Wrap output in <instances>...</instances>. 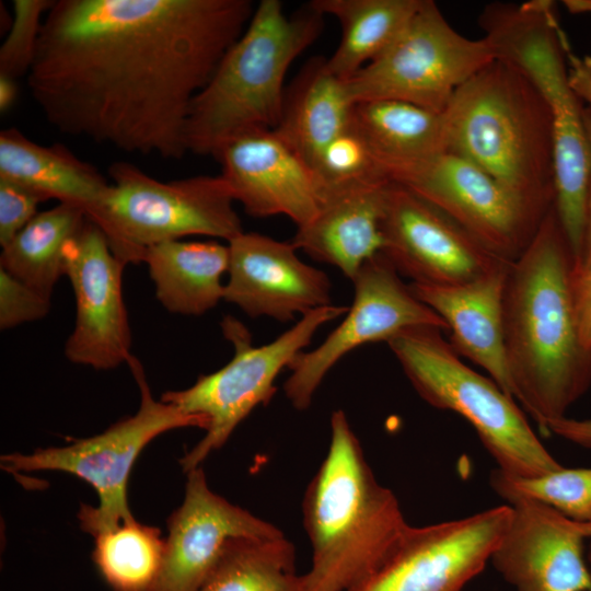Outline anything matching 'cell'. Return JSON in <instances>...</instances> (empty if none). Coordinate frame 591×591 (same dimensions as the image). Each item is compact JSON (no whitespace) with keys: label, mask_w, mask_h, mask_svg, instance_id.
Returning a JSON list of instances; mask_svg holds the SVG:
<instances>
[{"label":"cell","mask_w":591,"mask_h":591,"mask_svg":"<svg viewBox=\"0 0 591 591\" xmlns=\"http://www.w3.org/2000/svg\"><path fill=\"white\" fill-rule=\"evenodd\" d=\"M442 331L414 326L386 341L418 395L467 420L505 475L529 478L560 468L514 398L464 364Z\"/></svg>","instance_id":"7"},{"label":"cell","mask_w":591,"mask_h":591,"mask_svg":"<svg viewBox=\"0 0 591 591\" xmlns=\"http://www.w3.org/2000/svg\"><path fill=\"white\" fill-rule=\"evenodd\" d=\"M547 431L591 450V418L576 419L566 416L549 422Z\"/></svg>","instance_id":"37"},{"label":"cell","mask_w":591,"mask_h":591,"mask_svg":"<svg viewBox=\"0 0 591 591\" xmlns=\"http://www.w3.org/2000/svg\"><path fill=\"white\" fill-rule=\"evenodd\" d=\"M213 158L235 202L247 215L286 216L298 229L320 211L322 199L313 170L275 129L244 132Z\"/></svg>","instance_id":"20"},{"label":"cell","mask_w":591,"mask_h":591,"mask_svg":"<svg viewBox=\"0 0 591 591\" xmlns=\"http://www.w3.org/2000/svg\"><path fill=\"white\" fill-rule=\"evenodd\" d=\"M312 546L302 591H350L394 554L409 524L394 493L373 474L341 409L331 416L327 453L302 500Z\"/></svg>","instance_id":"3"},{"label":"cell","mask_w":591,"mask_h":591,"mask_svg":"<svg viewBox=\"0 0 591 591\" xmlns=\"http://www.w3.org/2000/svg\"><path fill=\"white\" fill-rule=\"evenodd\" d=\"M108 174V189L90 220L126 264L141 263L147 248L163 242L188 235L230 242L244 232L221 175L163 182L124 161L113 163Z\"/></svg>","instance_id":"8"},{"label":"cell","mask_w":591,"mask_h":591,"mask_svg":"<svg viewBox=\"0 0 591 591\" xmlns=\"http://www.w3.org/2000/svg\"><path fill=\"white\" fill-rule=\"evenodd\" d=\"M93 537V561L113 591H151L165 549L158 528L135 519Z\"/></svg>","instance_id":"30"},{"label":"cell","mask_w":591,"mask_h":591,"mask_svg":"<svg viewBox=\"0 0 591 591\" xmlns=\"http://www.w3.org/2000/svg\"><path fill=\"white\" fill-rule=\"evenodd\" d=\"M381 228V253L413 283L462 285L506 263L438 208L396 183L389 187Z\"/></svg>","instance_id":"15"},{"label":"cell","mask_w":591,"mask_h":591,"mask_svg":"<svg viewBox=\"0 0 591 591\" xmlns=\"http://www.w3.org/2000/svg\"><path fill=\"white\" fill-rule=\"evenodd\" d=\"M394 183L438 208L506 262H514L524 252L552 208L524 198L450 152Z\"/></svg>","instance_id":"12"},{"label":"cell","mask_w":591,"mask_h":591,"mask_svg":"<svg viewBox=\"0 0 591 591\" xmlns=\"http://www.w3.org/2000/svg\"><path fill=\"white\" fill-rule=\"evenodd\" d=\"M126 265L90 219L70 242L66 276L74 294L76 320L65 355L71 362L109 370L131 358V333L123 297Z\"/></svg>","instance_id":"16"},{"label":"cell","mask_w":591,"mask_h":591,"mask_svg":"<svg viewBox=\"0 0 591 591\" xmlns=\"http://www.w3.org/2000/svg\"><path fill=\"white\" fill-rule=\"evenodd\" d=\"M485 37L468 38L424 0L397 38L347 80L352 102L391 100L443 112L455 91L494 60Z\"/></svg>","instance_id":"11"},{"label":"cell","mask_w":591,"mask_h":591,"mask_svg":"<svg viewBox=\"0 0 591 591\" xmlns=\"http://www.w3.org/2000/svg\"><path fill=\"white\" fill-rule=\"evenodd\" d=\"M16 79L0 74V112L5 113L11 108L18 96Z\"/></svg>","instance_id":"40"},{"label":"cell","mask_w":591,"mask_h":591,"mask_svg":"<svg viewBox=\"0 0 591 591\" xmlns=\"http://www.w3.org/2000/svg\"><path fill=\"white\" fill-rule=\"evenodd\" d=\"M355 103L347 81L328 67L327 58L309 60L285 94L275 131L311 166L351 121Z\"/></svg>","instance_id":"25"},{"label":"cell","mask_w":591,"mask_h":591,"mask_svg":"<svg viewBox=\"0 0 591 591\" xmlns=\"http://www.w3.org/2000/svg\"><path fill=\"white\" fill-rule=\"evenodd\" d=\"M577 259L555 202L510 264L503 335L513 396L547 431L591 386V348L581 340L573 281Z\"/></svg>","instance_id":"2"},{"label":"cell","mask_w":591,"mask_h":591,"mask_svg":"<svg viewBox=\"0 0 591 591\" xmlns=\"http://www.w3.org/2000/svg\"><path fill=\"white\" fill-rule=\"evenodd\" d=\"M350 127L394 183L448 152L444 112L391 100L356 103Z\"/></svg>","instance_id":"23"},{"label":"cell","mask_w":591,"mask_h":591,"mask_svg":"<svg viewBox=\"0 0 591 591\" xmlns=\"http://www.w3.org/2000/svg\"><path fill=\"white\" fill-rule=\"evenodd\" d=\"M573 299L581 340L591 348V273L576 271Z\"/></svg>","instance_id":"36"},{"label":"cell","mask_w":591,"mask_h":591,"mask_svg":"<svg viewBox=\"0 0 591 591\" xmlns=\"http://www.w3.org/2000/svg\"><path fill=\"white\" fill-rule=\"evenodd\" d=\"M141 262L149 268L155 297L174 314L198 316L223 300L229 245L216 241L163 242L147 248Z\"/></svg>","instance_id":"26"},{"label":"cell","mask_w":591,"mask_h":591,"mask_svg":"<svg viewBox=\"0 0 591 591\" xmlns=\"http://www.w3.org/2000/svg\"><path fill=\"white\" fill-rule=\"evenodd\" d=\"M54 0H14L9 33L0 47V74L18 79L34 61L45 15Z\"/></svg>","instance_id":"33"},{"label":"cell","mask_w":591,"mask_h":591,"mask_svg":"<svg viewBox=\"0 0 591 591\" xmlns=\"http://www.w3.org/2000/svg\"><path fill=\"white\" fill-rule=\"evenodd\" d=\"M511 506L425 526L409 525L387 561L350 591H463L506 532Z\"/></svg>","instance_id":"14"},{"label":"cell","mask_w":591,"mask_h":591,"mask_svg":"<svg viewBox=\"0 0 591 591\" xmlns=\"http://www.w3.org/2000/svg\"><path fill=\"white\" fill-rule=\"evenodd\" d=\"M582 61L591 76V56H586Z\"/></svg>","instance_id":"43"},{"label":"cell","mask_w":591,"mask_h":591,"mask_svg":"<svg viewBox=\"0 0 591 591\" xmlns=\"http://www.w3.org/2000/svg\"><path fill=\"white\" fill-rule=\"evenodd\" d=\"M0 178L23 185L46 200L82 208L92 219L109 181L66 146H43L11 127L0 132Z\"/></svg>","instance_id":"24"},{"label":"cell","mask_w":591,"mask_h":591,"mask_svg":"<svg viewBox=\"0 0 591 591\" xmlns=\"http://www.w3.org/2000/svg\"><path fill=\"white\" fill-rule=\"evenodd\" d=\"M88 219L82 208L63 202L38 212L2 247L0 268L50 299L66 275L67 248Z\"/></svg>","instance_id":"28"},{"label":"cell","mask_w":591,"mask_h":591,"mask_svg":"<svg viewBox=\"0 0 591 591\" xmlns=\"http://www.w3.org/2000/svg\"><path fill=\"white\" fill-rule=\"evenodd\" d=\"M46 199L15 182L0 178V245H7L38 212Z\"/></svg>","instance_id":"35"},{"label":"cell","mask_w":591,"mask_h":591,"mask_svg":"<svg viewBox=\"0 0 591 591\" xmlns=\"http://www.w3.org/2000/svg\"><path fill=\"white\" fill-rule=\"evenodd\" d=\"M443 112L448 152L535 204L554 205L552 112L517 67L495 58L455 91Z\"/></svg>","instance_id":"4"},{"label":"cell","mask_w":591,"mask_h":591,"mask_svg":"<svg viewBox=\"0 0 591 591\" xmlns=\"http://www.w3.org/2000/svg\"><path fill=\"white\" fill-rule=\"evenodd\" d=\"M424 0H312L308 5L332 15L341 39L327 58L329 69L347 81L380 56L403 32Z\"/></svg>","instance_id":"27"},{"label":"cell","mask_w":591,"mask_h":591,"mask_svg":"<svg viewBox=\"0 0 591 591\" xmlns=\"http://www.w3.org/2000/svg\"><path fill=\"white\" fill-rule=\"evenodd\" d=\"M139 386L141 401L137 413L109 426L102 433L73 440L63 447L37 449L30 454L10 453L0 459L9 473L57 471L90 484L99 505H82L78 513L81 529L92 536L135 520L128 505V480L141 451L158 436L173 429H207L204 416L189 415L172 404L153 398L140 362L128 361Z\"/></svg>","instance_id":"9"},{"label":"cell","mask_w":591,"mask_h":591,"mask_svg":"<svg viewBox=\"0 0 591 591\" xmlns=\"http://www.w3.org/2000/svg\"><path fill=\"white\" fill-rule=\"evenodd\" d=\"M511 263L506 262L462 285L438 287L412 282L409 288L444 321L455 352L482 367L514 398L503 335V292Z\"/></svg>","instance_id":"21"},{"label":"cell","mask_w":591,"mask_h":591,"mask_svg":"<svg viewBox=\"0 0 591 591\" xmlns=\"http://www.w3.org/2000/svg\"><path fill=\"white\" fill-rule=\"evenodd\" d=\"M563 3L571 13H591V0H565Z\"/></svg>","instance_id":"41"},{"label":"cell","mask_w":591,"mask_h":591,"mask_svg":"<svg viewBox=\"0 0 591 591\" xmlns=\"http://www.w3.org/2000/svg\"><path fill=\"white\" fill-rule=\"evenodd\" d=\"M570 83L582 102L591 106V76L582 62L571 67Z\"/></svg>","instance_id":"39"},{"label":"cell","mask_w":591,"mask_h":591,"mask_svg":"<svg viewBox=\"0 0 591 591\" xmlns=\"http://www.w3.org/2000/svg\"><path fill=\"white\" fill-rule=\"evenodd\" d=\"M354 300L344 321L314 349L301 351L289 366L283 391L298 410L310 407L328 371L351 350L387 341L403 329L434 326L444 321L412 292L380 252L367 260L352 280Z\"/></svg>","instance_id":"13"},{"label":"cell","mask_w":591,"mask_h":591,"mask_svg":"<svg viewBox=\"0 0 591 591\" xmlns=\"http://www.w3.org/2000/svg\"><path fill=\"white\" fill-rule=\"evenodd\" d=\"M294 545L285 536L234 537L198 591H302Z\"/></svg>","instance_id":"29"},{"label":"cell","mask_w":591,"mask_h":591,"mask_svg":"<svg viewBox=\"0 0 591 591\" xmlns=\"http://www.w3.org/2000/svg\"><path fill=\"white\" fill-rule=\"evenodd\" d=\"M583 119L591 147V106L583 107ZM576 271L578 273H591V176L589 184L588 205H587V220L583 236V244L580 258L577 263Z\"/></svg>","instance_id":"38"},{"label":"cell","mask_w":591,"mask_h":591,"mask_svg":"<svg viewBox=\"0 0 591 591\" xmlns=\"http://www.w3.org/2000/svg\"><path fill=\"white\" fill-rule=\"evenodd\" d=\"M255 8L250 0L54 1L30 92L60 132L178 160L194 99Z\"/></svg>","instance_id":"1"},{"label":"cell","mask_w":591,"mask_h":591,"mask_svg":"<svg viewBox=\"0 0 591 591\" xmlns=\"http://www.w3.org/2000/svg\"><path fill=\"white\" fill-rule=\"evenodd\" d=\"M391 184L356 186L327 198L291 242L352 281L361 266L382 251L381 227Z\"/></svg>","instance_id":"22"},{"label":"cell","mask_w":591,"mask_h":591,"mask_svg":"<svg viewBox=\"0 0 591 591\" xmlns=\"http://www.w3.org/2000/svg\"><path fill=\"white\" fill-rule=\"evenodd\" d=\"M347 311L348 308L334 304L313 310L263 346L252 344L250 332L236 318L224 317L221 328L234 348L232 359L221 369L200 375L192 386L167 391L160 398L208 420L205 437L179 460L183 471L188 473L199 467L255 407L266 405L276 392L275 380L281 370L289 368L321 326Z\"/></svg>","instance_id":"10"},{"label":"cell","mask_w":591,"mask_h":591,"mask_svg":"<svg viewBox=\"0 0 591 591\" xmlns=\"http://www.w3.org/2000/svg\"><path fill=\"white\" fill-rule=\"evenodd\" d=\"M512 514L490 561L515 591H591L583 522L532 500Z\"/></svg>","instance_id":"18"},{"label":"cell","mask_w":591,"mask_h":591,"mask_svg":"<svg viewBox=\"0 0 591 591\" xmlns=\"http://www.w3.org/2000/svg\"><path fill=\"white\" fill-rule=\"evenodd\" d=\"M223 300L251 317L289 322L332 303L328 276L303 260L292 242L242 232L228 242Z\"/></svg>","instance_id":"19"},{"label":"cell","mask_w":591,"mask_h":591,"mask_svg":"<svg viewBox=\"0 0 591 591\" xmlns=\"http://www.w3.org/2000/svg\"><path fill=\"white\" fill-rule=\"evenodd\" d=\"M186 474L184 500L167 520L163 561L151 591H198L229 540L285 535L213 493L201 466Z\"/></svg>","instance_id":"17"},{"label":"cell","mask_w":591,"mask_h":591,"mask_svg":"<svg viewBox=\"0 0 591 591\" xmlns=\"http://www.w3.org/2000/svg\"><path fill=\"white\" fill-rule=\"evenodd\" d=\"M323 16L309 5L287 15L279 0H262L192 103L187 152L215 157L244 132L275 129L282 115L286 74L321 34Z\"/></svg>","instance_id":"5"},{"label":"cell","mask_w":591,"mask_h":591,"mask_svg":"<svg viewBox=\"0 0 591 591\" xmlns=\"http://www.w3.org/2000/svg\"><path fill=\"white\" fill-rule=\"evenodd\" d=\"M491 488L510 505L532 500L546 505L578 522L591 521V468H565L529 478L491 472Z\"/></svg>","instance_id":"31"},{"label":"cell","mask_w":591,"mask_h":591,"mask_svg":"<svg viewBox=\"0 0 591 591\" xmlns=\"http://www.w3.org/2000/svg\"><path fill=\"white\" fill-rule=\"evenodd\" d=\"M584 530L587 532L588 538H590V543L588 545L587 552H586V559L589 567V571L591 575V521L590 522H583Z\"/></svg>","instance_id":"42"},{"label":"cell","mask_w":591,"mask_h":591,"mask_svg":"<svg viewBox=\"0 0 591 591\" xmlns=\"http://www.w3.org/2000/svg\"><path fill=\"white\" fill-rule=\"evenodd\" d=\"M50 299L0 268V328L2 331L45 317Z\"/></svg>","instance_id":"34"},{"label":"cell","mask_w":591,"mask_h":591,"mask_svg":"<svg viewBox=\"0 0 591 591\" xmlns=\"http://www.w3.org/2000/svg\"><path fill=\"white\" fill-rule=\"evenodd\" d=\"M479 24L495 57L517 67L548 104L554 123L555 208L571 247H582L591 147L582 100L569 79V44L554 4L532 0L522 4L494 3L482 12Z\"/></svg>","instance_id":"6"},{"label":"cell","mask_w":591,"mask_h":591,"mask_svg":"<svg viewBox=\"0 0 591 591\" xmlns=\"http://www.w3.org/2000/svg\"><path fill=\"white\" fill-rule=\"evenodd\" d=\"M312 170L322 204L356 186L393 183L363 139L350 126L322 151Z\"/></svg>","instance_id":"32"}]
</instances>
